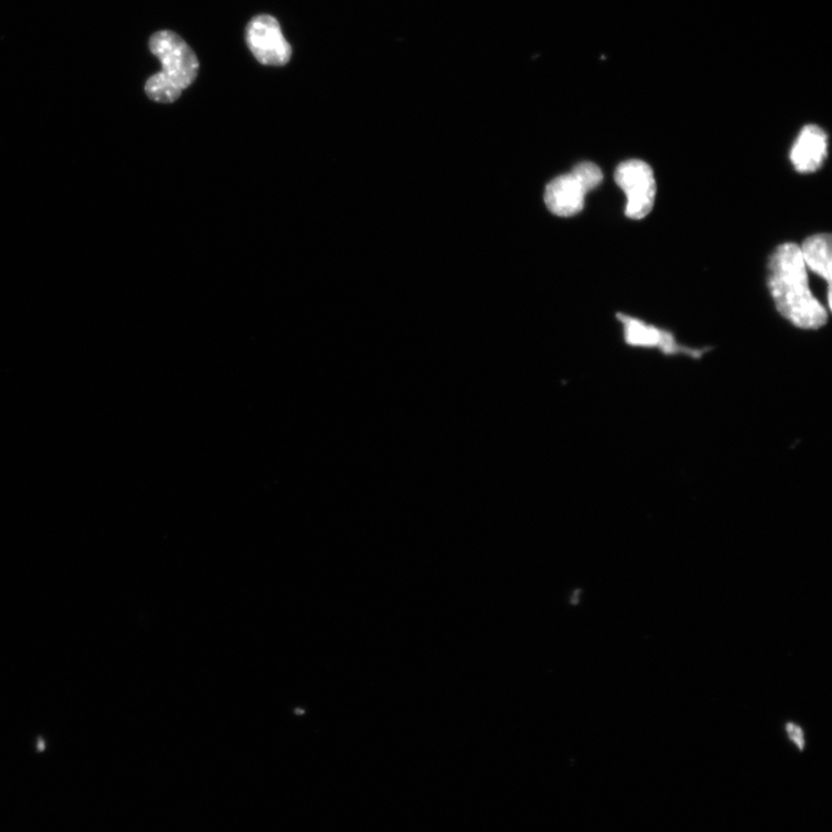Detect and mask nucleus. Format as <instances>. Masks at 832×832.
<instances>
[{
    "label": "nucleus",
    "mask_w": 832,
    "mask_h": 832,
    "mask_svg": "<svg viewBox=\"0 0 832 832\" xmlns=\"http://www.w3.org/2000/svg\"><path fill=\"white\" fill-rule=\"evenodd\" d=\"M769 290L779 313L800 330L817 331L828 323L829 311L811 293L800 247L785 243L769 262Z\"/></svg>",
    "instance_id": "f257e3e1"
},
{
    "label": "nucleus",
    "mask_w": 832,
    "mask_h": 832,
    "mask_svg": "<svg viewBox=\"0 0 832 832\" xmlns=\"http://www.w3.org/2000/svg\"><path fill=\"white\" fill-rule=\"evenodd\" d=\"M149 50L161 63V73L182 90L198 77L199 61L195 51L172 30H160L149 39Z\"/></svg>",
    "instance_id": "f03ea898"
},
{
    "label": "nucleus",
    "mask_w": 832,
    "mask_h": 832,
    "mask_svg": "<svg viewBox=\"0 0 832 832\" xmlns=\"http://www.w3.org/2000/svg\"><path fill=\"white\" fill-rule=\"evenodd\" d=\"M615 182L627 196L626 216L645 219L654 205L657 185L652 168L645 161H624L615 170Z\"/></svg>",
    "instance_id": "7ed1b4c3"
},
{
    "label": "nucleus",
    "mask_w": 832,
    "mask_h": 832,
    "mask_svg": "<svg viewBox=\"0 0 832 832\" xmlns=\"http://www.w3.org/2000/svg\"><path fill=\"white\" fill-rule=\"evenodd\" d=\"M247 44L255 59L262 65L283 66L292 59V47L283 35L277 19L260 14L247 27Z\"/></svg>",
    "instance_id": "20e7f679"
},
{
    "label": "nucleus",
    "mask_w": 832,
    "mask_h": 832,
    "mask_svg": "<svg viewBox=\"0 0 832 832\" xmlns=\"http://www.w3.org/2000/svg\"><path fill=\"white\" fill-rule=\"evenodd\" d=\"M623 329L624 342L632 347L657 350L665 355H685L694 358L702 357L705 350L687 347L677 342L674 334L647 325L640 319L628 315L617 314Z\"/></svg>",
    "instance_id": "39448f33"
},
{
    "label": "nucleus",
    "mask_w": 832,
    "mask_h": 832,
    "mask_svg": "<svg viewBox=\"0 0 832 832\" xmlns=\"http://www.w3.org/2000/svg\"><path fill=\"white\" fill-rule=\"evenodd\" d=\"M828 152V137L818 125L805 126L791 150V161L802 174L816 173Z\"/></svg>",
    "instance_id": "423d86ee"
},
{
    "label": "nucleus",
    "mask_w": 832,
    "mask_h": 832,
    "mask_svg": "<svg viewBox=\"0 0 832 832\" xmlns=\"http://www.w3.org/2000/svg\"><path fill=\"white\" fill-rule=\"evenodd\" d=\"M586 194L588 193L572 173L565 174L548 183L545 203L553 215L568 218L583 210Z\"/></svg>",
    "instance_id": "0eeeda50"
},
{
    "label": "nucleus",
    "mask_w": 832,
    "mask_h": 832,
    "mask_svg": "<svg viewBox=\"0 0 832 832\" xmlns=\"http://www.w3.org/2000/svg\"><path fill=\"white\" fill-rule=\"evenodd\" d=\"M806 267L827 280L831 286V235L818 234L807 238L800 248Z\"/></svg>",
    "instance_id": "6e6552de"
},
{
    "label": "nucleus",
    "mask_w": 832,
    "mask_h": 832,
    "mask_svg": "<svg viewBox=\"0 0 832 832\" xmlns=\"http://www.w3.org/2000/svg\"><path fill=\"white\" fill-rule=\"evenodd\" d=\"M182 89L164 74L158 72L150 77L145 85L146 96L159 103H172L182 96Z\"/></svg>",
    "instance_id": "1a4fd4ad"
},
{
    "label": "nucleus",
    "mask_w": 832,
    "mask_h": 832,
    "mask_svg": "<svg viewBox=\"0 0 832 832\" xmlns=\"http://www.w3.org/2000/svg\"><path fill=\"white\" fill-rule=\"evenodd\" d=\"M572 174L582 184L586 193L595 191V188L598 187L603 180L600 168L592 162L578 163L573 169Z\"/></svg>",
    "instance_id": "9d476101"
},
{
    "label": "nucleus",
    "mask_w": 832,
    "mask_h": 832,
    "mask_svg": "<svg viewBox=\"0 0 832 832\" xmlns=\"http://www.w3.org/2000/svg\"><path fill=\"white\" fill-rule=\"evenodd\" d=\"M785 729L790 737V741L794 745H796L800 750H804L806 746V742H805V734L803 729L798 726L797 724H793V723H787Z\"/></svg>",
    "instance_id": "9b49d317"
}]
</instances>
